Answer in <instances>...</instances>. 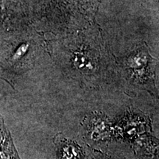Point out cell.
<instances>
[{
	"label": "cell",
	"mask_w": 159,
	"mask_h": 159,
	"mask_svg": "<svg viewBox=\"0 0 159 159\" xmlns=\"http://www.w3.org/2000/svg\"><path fill=\"white\" fill-rule=\"evenodd\" d=\"M87 159H114L112 156L108 154H104L100 152H90Z\"/></svg>",
	"instance_id": "obj_2"
},
{
	"label": "cell",
	"mask_w": 159,
	"mask_h": 159,
	"mask_svg": "<svg viewBox=\"0 0 159 159\" xmlns=\"http://www.w3.org/2000/svg\"><path fill=\"white\" fill-rule=\"evenodd\" d=\"M83 154L78 146L69 142L61 143L59 148V159H83Z\"/></svg>",
	"instance_id": "obj_1"
}]
</instances>
